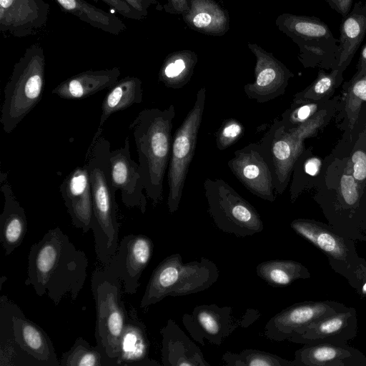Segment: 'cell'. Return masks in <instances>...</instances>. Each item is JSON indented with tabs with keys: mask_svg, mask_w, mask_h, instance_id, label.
I'll return each mask as SVG.
<instances>
[{
	"mask_svg": "<svg viewBox=\"0 0 366 366\" xmlns=\"http://www.w3.org/2000/svg\"><path fill=\"white\" fill-rule=\"evenodd\" d=\"M137 315L132 307L119 339L117 366H161L162 364L149 357L146 326Z\"/></svg>",
	"mask_w": 366,
	"mask_h": 366,
	"instance_id": "obj_23",
	"label": "cell"
},
{
	"mask_svg": "<svg viewBox=\"0 0 366 366\" xmlns=\"http://www.w3.org/2000/svg\"><path fill=\"white\" fill-rule=\"evenodd\" d=\"M129 6L139 13L144 19L149 13L152 6L158 4L157 0H124Z\"/></svg>",
	"mask_w": 366,
	"mask_h": 366,
	"instance_id": "obj_44",
	"label": "cell"
},
{
	"mask_svg": "<svg viewBox=\"0 0 366 366\" xmlns=\"http://www.w3.org/2000/svg\"><path fill=\"white\" fill-rule=\"evenodd\" d=\"M142 100V81L139 78L127 76L118 80L102 101L99 127H102L113 114L139 104Z\"/></svg>",
	"mask_w": 366,
	"mask_h": 366,
	"instance_id": "obj_31",
	"label": "cell"
},
{
	"mask_svg": "<svg viewBox=\"0 0 366 366\" xmlns=\"http://www.w3.org/2000/svg\"><path fill=\"white\" fill-rule=\"evenodd\" d=\"M189 9L182 19L192 30L209 36H221L229 29L228 11L216 0H188Z\"/></svg>",
	"mask_w": 366,
	"mask_h": 366,
	"instance_id": "obj_27",
	"label": "cell"
},
{
	"mask_svg": "<svg viewBox=\"0 0 366 366\" xmlns=\"http://www.w3.org/2000/svg\"><path fill=\"white\" fill-rule=\"evenodd\" d=\"M95 1H100L104 2L116 12L119 13L122 16L133 19L141 20L144 17L138 13L134 9L129 6L124 0H94Z\"/></svg>",
	"mask_w": 366,
	"mask_h": 366,
	"instance_id": "obj_42",
	"label": "cell"
},
{
	"mask_svg": "<svg viewBox=\"0 0 366 366\" xmlns=\"http://www.w3.org/2000/svg\"><path fill=\"white\" fill-rule=\"evenodd\" d=\"M207 211L221 231L244 237L263 230L257 209L222 179H206L203 183Z\"/></svg>",
	"mask_w": 366,
	"mask_h": 366,
	"instance_id": "obj_10",
	"label": "cell"
},
{
	"mask_svg": "<svg viewBox=\"0 0 366 366\" xmlns=\"http://www.w3.org/2000/svg\"><path fill=\"white\" fill-rule=\"evenodd\" d=\"M109 162L113 191H120L122 202L127 207H136L145 213L147 196L143 192L144 182L139 163L131 157L129 137L122 147L111 150Z\"/></svg>",
	"mask_w": 366,
	"mask_h": 366,
	"instance_id": "obj_18",
	"label": "cell"
},
{
	"mask_svg": "<svg viewBox=\"0 0 366 366\" xmlns=\"http://www.w3.org/2000/svg\"><path fill=\"white\" fill-rule=\"evenodd\" d=\"M323 160L311 148L305 149L295 161L290 178V200L294 203L304 192L314 189L320 175Z\"/></svg>",
	"mask_w": 366,
	"mask_h": 366,
	"instance_id": "obj_34",
	"label": "cell"
},
{
	"mask_svg": "<svg viewBox=\"0 0 366 366\" xmlns=\"http://www.w3.org/2000/svg\"><path fill=\"white\" fill-rule=\"evenodd\" d=\"M60 366H105L104 356L96 346L77 337L72 347L61 355Z\"/></svg>",
	"mask_w": 366,
	"mask_h": 366,
	"instance_id": "obj_38",
	"label": "cell"
},
{
	"mask_svg": "<svg viewBox=\"0 0 366 366\" xmlns=\"http://www.w3.org/2000/svg\"><path fill=\"white\" fill-rule=\"evenodd\" d=\"M357 333V311L354 307L325 317L297 329L289 341L312 345L319 343L347 344Z\"/></svg>",
	"mask_w": 366,
	"mask_h": 366,
	"instance_id": "obj_20",
	"label": "cell"
},
{
	"mask_svg": "<svg viewBox=\"0 0 366 366\" xmlns=\"http://www.w3.org/2000/svg\"><path fill=\"white\" fill-rule=\"evenodd\" d=\"M162 9L165 12L171 14L182 15L189 10V5L188 0H167Z\"/></svg>",
	"mask_w": 366,
	"mask_h": 366,
	"instance_id": "obj_43",
	"label": "cell"
},
{
	"mask_svg": "<svg viewBox=\"0 0 366 366\" xmlns=\"http://www.w3.org/2000/svg\"><path fill=\"white\" fill-rule=\"evenodd\" d=\"M357 184L366 191V129L360 132L346 156Z\"/></svg>",
	"mask_w": 366,
	"mask_h": 366,
	"instance_id": "obj_40",
	"label": "cell"
},
{
	"mask_svg": "<svg viewBox=\"0 0 366 366\" xmlns=\"http://www.w3.org/2000/svg\"><path fill=\"white\" fill-rule=\"evenodd\" d=\"M206 89L197 93L195 102L172 138L167 173V207L170 213L179 208L189 165L197 147L198 133L202 121Z\"/></svg>",
	"mask_w": 366,
	"mask_h": 366,
	"instance_id": "obj_12",
	"label": "cell"
},
{
	"mask_svg": "<svg viewBox=\"0 0 366 366\" xmlns=\"http://www.w3.org/2000/svg\"><path fill=\"white\" fill-rule=\"evenodd\" d=\"M46 57L37 43L26 49L15 63L4 87L0 123L11 133L41 101L45 85Z\"/></svg>",
	"mask_w": 366,
	"mask_h": 366,
	"instance_id": "obj_7",
	"label": "cell"
},
{
	"mask_svg": "<svg viewBox=\"0 0 366 366\" xmlns=\"http://www.w3.org/2000/svg\"><path fill=\"white\" fill-rule=\"evenodd\" d=\"M49 10L44 0H0V31L17 38L36 35L46 26Z\"/></svg>",
	"mask_w": 366,
	"mask_h": 366,
	"instance_id": "obj_19",
	"label": "cell"
},
{
	"mask_svg": "<svg viewBox=\"0 0 366 366\" xmlns=\"http://www.w3.org/2000/svg\"><path fill=\"white\" fill-rule=\"evenodd\" d=\"M227 166L252 194L270 202L274 201L273 174L259 144L251 143L236 150Z\"/></svg>",
	"mask_w": 366,
	"mask_h": 366,
	"instance_id": "obj_17",
	"label": "cell"
},
{
	"mask_svg": "<svg viewBox=\"0 0 366 366\" xmlns=\"http://www.w3.org/2000/svg\"><path fill=\"white\" fill-rule=\"evenodd\" d=\"M320 69L315 80L303 90L294 95L292 102H318L331 99L336 89L343 84L342 70L335 69L327 72Z\"/></svg>",
	"mask_w": 366,
	"mask_h": 366,
	"instance_id": "obj_36",
	"label": "cell"
},
{
	"mask_svg": "<svg viewBox=\"0 0 366 366\" xmlns=\"http://www.w3.org/2000/svg\"><path fill=\"white\" fill-rule=\"evenodd\" d=\"M366 35V4L357 1L340 26L337 68L345 71Z\"/></svg>",
	"mask_w": 366,
	"mask_h": 366,
	"instance_id": "obj_28",
	"label": "cell"
},
{
	"mask_svg": "<svg viewBox=\"0 0 366 366\" xmlns=\"http://www.w3.org/2000/svg\"><path fill=\"white\" fill-rule=\"evenodd\" d=\"M183 264L182 256L176 253L167 257L157 266L142 297L139 305L141 309L170 296Z\"/></svg>",
	"mask_w": 366,
	"mask_h": 366,
	"instance_id": "obj_29",
	"label": "cell"
},
{
	"mask_svg": "<svg viewBox=\"0 0 366 366\" xmlns=\"http://www.w3.org/2000/svg\"><path fill=\"white\" fill-rule=\"evenodd\" d=\"M331 9L340 14L342 17L351 11L352 0H325Z\"/></svg>",
	"mask_w": 366,
	"mask_h": 366,
	"instance_id": "obj_45",
	"label": "cell"
},
{
	"mask_svg": "<svg viewBox=\"0 0 366 366\" xmlns=\"http://www.w3.org/2000/svg\"><path fill=\"white\" fill-rule=\"evenodd\" d=\"M0 365L60 366L48 334L6 295L0 297Z\"/></svg>",
	"mask_w": 366,
	"mask_h": 366,
	"instance_id": "obj_5",
	"label": "cell"
},
{
	"mask_svg": "<svg viewBox=\"0 0 366 366\" xmlns=\"http://www.w3.org/2000/svg\"><path fill=\"white\" fill-rule=\"evenodd\" d=\"M91 290L96 306V345L105 366H117L119 342L129 315L122 300V282L103 266L98 267L92 274Z\"/></svg>",
	"mask_w": 366,
	"mask_h": 366,
	"instance_id": "obj_8",
	"label": "cell"
},
{
	"mask_svg": "<svg viewBox=\"0 0 366 366\" xmlns=\"http://www.w3.org/2000/svg\"><path fill=\"white\" fill-rule=\"evenodd\" d=\"M197 61V54L189 49L169 54L160 67L158 81L167 88H183L191 80Z\"/></svg>",
	"mask_w": 366,
	"mask_h": 366,
	"instance_id": "obj_33",
	"label": "cell"
},
{
	"mask_svg": "<svg viewBox=\"0 0 366 366\" xmlns=\"http://www.w3.org/2000/svg\"><path fill=\"white\" fill-rule=\"evenodd\" d=\"M160 333L162 365L210 366L200 348L172 319L167 320Z\"/></svg>",
	"mask_w": 366,
	"mask_h": 366,
	"instance_id": "obj_25",
	"label": "cell"
},
{
	"mask_svg": "<svg viewBox=\"0 0 366 366\" xmlns=\"http://www.w3.org/2000/svg\"><path fill=\"white\" fill-rule=\"evenodd\" d=\"M275 25L297 45V59L305 68H337L339 39L326 23L315 16L283 13Z\"/></svg>",
	"mask_w": 366,
	"mask_h": 366,
	"instance_id": "obj_9",
	"label": "cell"
},
{
	"mask_svg": "<svg viewBox=\"0 0 366 366\" xmlns=\"http://www.w3.org/2000/svg\"><path fill=\"white\" fill-rule=\"evenodd\" d=\"M110 142L102 127H98L87 149L88 167L93 202L91 229L94 238L97 259L107 265L115 254L119 239L120 223L115 192L112 187Z\"/></svg>",
	"mask_w": 366,
	"mask_h": 366,
	"instance_id": "obj_3",
	"label": "cell"
},
{
	"mask_svg": "<svg viewBox=\"0 0 366 366\" xmlns=\"http://www.w3.org/2000/svg\"><path fill=\"white\" fill-rule=\"evenodd\" d=\"M61 9L91 26L113 35H119L127 26L117 16L107 12L85 0H55Z\"/></svg>",
	"mask_w": 366,
	"mask_h": 366,
	"instance_id": "obj_32",
	"label": "cell"
},
{
	"mask_svg": "<svg viewBox=\"0 0 366 366\" xmlns=\"http://www.w3.org/2000/svg\"><path fill=\"white\" fill-rule=\"evenodd\" d=\"M255 314L244 319H236L231 307H219L216 304L196 306L192 313L182 316V323L197 342L204 345V340L220 345L237 327H247L252 323Z\"/></svg>",
	"mask_w": 366,
	"mask_h": 366,
	"instance_id": "obj_13",
	"label": "cell"
},
{
	"mask_svg": "<svg viewBox=\"0 0 366 366\" xmlns=\"http://www.w3.org/2000/svg\"><path fill=\"white\" fill-rule=\"evenodd\" d=\"M244 127L234 118L225 119L215 132V143L222 151L232 146L244 135Z\"/></svg>",
	"mask_w": 366,
	"mask_h": 366,
	"instance_id": "obj_41",
	"label": "cell"
},
{
	"mask_svg": "<svg viewBox=\"0 0 366 366\" xmlns=\"http://www.w3.org/2000/svg\"><path fill=\"white\" fill-rule=\"evenodd\" d=\"M312 199L327 222L342 236L366 242V191L356 182L347 157L323 160Z\"/></svg>",
	"mask_w": 366,
	"mask_h": 366,
	"instance_id": "obj_2",
	"label": "cell"
},
{
	"mask_svg": "<svg viewBox=\"0 0 366 366\" xmlns=\"http://www.w3.org/2000/svg\"><path fill=\"white\" fill-rule=\"evenodd\" d=\"M348 308L343 303L330 300L297 302L274 315L265 325L264 335L277 342L288 340L297 329Z\"/></svg>",
	"mask_w": 366,
	"mask_h": 366,
	"instance_id": "obj_16",
	"label": "cell"
},
{
	"mask_svg": "<svg viewBox=\"0 0 366 366\" xmlns=\"http://www.w3.org/2000/svg\"><path fill=\"white\" fill-rule=\"evenodd\" d=\"M293 360L296 366H366V355L347 344L304 345Z\"/></svg>",
	"mask_w": 366,
	"mask_h": 366,
	"instance_id": "obj_24",
	"label": "cell"
},
{
	"mask_svg": "<svg viewBox=\"0 0 366 366\" xmlns=\"http://www.w3.org/2000/svg\"><path fill=\"white\" fill-rule=\"evenodd\" d=\"M59 192L74 227L87 232L91 229L93 202L86 162L67 174L59 186Z\"/></svg>",
	"mask_w": 366,
	"mask_h": 366,
	"instance_id": "obj_21",
	"label": "cell"
},
{
	"mask_svg": "<svg viewBox=\"0 0 366 366\" xmlns=\"http://www.w3.org/2000/svg\"><path fill=\"white\" fill-rule=\"evenodd\" d=\"M0 188L4 204L0 214V242L5 255L11 254L23 242L27 232L24 209L14 194L7 172L1 170Z\"/></svg>",
	"mask_w": 366,
	"mask_h": 366,
	"instance_id": "obj_22",
	"label": "cell"
},
{
	"mask_svg": "<svg viewBox=\"0 0 366 366\" xmlns=\"http://www.w3.org/2000/svg\"><path fill=\"white\" fill-rule=\"evenodd\" d=\"M175 107L144 109L130 122L146 196L154 206L163 199V182L169 165Z\"/></svg>",
	"mask_w": 366,
	"mask_h": 366,
	"instance_id": "obj_4",
	"label": "cell"
},
{
	"mask_svg": "<svg viewBox=\"0 0 366 366\" xmlns=\"http://www.w3.org/2000/svg\"><path fill=\"white\" fill-rule=\"evenodd\" d=\"M222 360L227 366H296L294 360L256 349H244L239 353L228 351Z\"/></svg>",
	"mask_w": 366,
	"mask_h": 366,
	"instance_id": "obj_37",
	"label": "cell"
},
{
	"mask_svg": "<svg viewBox=\"0 0 366 366\" xmlns=\"http://www.w3.org/2000/svg\"><path fill=\"white\" fill-rule=\"evenodd\" d=\"M340 95L301 125L287 129L276 118L259 143L262 153L272 172L275 192L282 194L287 187L293 165L306 149L305 141L326 127L337 114Z\"/></svg>",
	"mask_w": 366,
	"mask_h": 366,
	"instance_id": "obj_6",
	"label": "cell"
},
{
	"mask_svg": "<svg viewBox=\"0 0 366 366\" xmlns=\"http://www.w3.org/2000/svg\"><path fill=\"white\" fill-rule=\"evenodd\" d=\"M355 291L362 297H366V263L363 267L359 281V285Z\"/></svg>",
	"mask_w": 366,
	"mask_h": 366,
	"instance_id": "obj_47",
	"label": "cell"
},
{
	"mask_svg": "<svg viewBox=\"0 0 366 366\" xmlns=\"http://www.w3.org/2000/svg\"><path fill=\"white\" fill-rule=\"evenodd\" d=\"M290 227L323 252L331 268L357 290L366 259L358 255L355 240L342 236L328 223L315 219L297 218Z\"/></svg>",
	"mask_w": 366,
	"mask_h": 366,
	"instance_id": "obj_11",
	"label": "cell"
},
{
	"mask_svg": "<svg viewBox=\"0 0 366 366\" xmlns=\"http://www.w3.org/2000/svg\"><path fill=\"white\" fill-rule=\"evenodd\" d=\"M88 266L84 252L56 227L31 245L24 284L31 286L38 296L46 295L58 305L66 295L72 300L77 298L84 286Z\"/></svg>",
	"mask_w": 366,
	"mask_h": 366,
	"instance_id": "obj_1",
	"label": "cell"
},
{
	"mask_svg": "<svg viewBox=\"0 0 366 366\" xmlns=\"http://www.w3.org/2000/svg\"><path fill=\"white\" fill-rule=\"evenodd\" d=\"M342 89L335 118L337 127L343 131L342 135L347 136L358 121L362 104H366V74L355 81L345 82Z\"/></svg>",
	"mask_w": 366,
	"mask_h": 366,
	"instance_id": "obj_30",
	"label": "cell"
},
{
	"mask_svg": "<svg viewBox=\"0 0 366 366\" xmlns=\"http://www.w3.org/2000/svg\"><path fill=\"white\" fill-rule=\"evenodd\" d=\"M366 74V44L362 49L356 66V71L350 81H355Z\"/></svg>",
	"mask_w": 366,
	"mask_h": 366,
	"instance_id": "obj_46",
	"label": "cell"
},
{
	"mask_svg": "<svg viewBox=\"0 0 366 366\" xmlns=\"http://www.w3.org/2000/svg\"><path fill=\"white\" fill-rule=\"evenodd\" d=\"M333 97L327 101L292 102L290 107L282 114V124L287 129L301 125L329 105Z\"/></svg>",
	"mask_w": 366,
	"mask_h": 366,
	"instance_id": "obj_39",
	"label": "cell"
},
{
	"mask_svg": "<svg viewBox=\"0 0 366 366\" xmlns=\"http://www.w3.org/2000/svg\"><path fill=\"white\" fill-rule=\"evenodd\" d=\"M247 46L256 59L254 81L243 89L247 97L257 103H265L283 95L295 74L272 52L255 43Z\"/></svg>",
	"mask_w": 366,
	"mask_h": 366,
	"instance_id": "obj_15",
	"label": "cell"
},
{
	"mask_svg": "<svg viewBox=\"0 0 366 366\" xmlns=\"http://www.w3.org/2000/svg\"><path fill=\"white\" fill-rule=\"evenodd\" d=\"M256 273L259 277L274 287H283L296 280L310 277L309 269L302 263L290 259H272L258 264Z\"/></svg>",
	"mask_w": 366,
	"mask_h": 366,
	"instance_id": "obj_35",
	"label": "cell"
},
{
	"mask_svg": "<svg viewBox=\"0 0 366 366\" xmlns=\"http://www.w3.org/2000/svg\"><path fill=\"white\" fill-rule=\"evenodd\" d=\"M6 279H7V278H6V276H2V277H1V279H0V289H1L2 285H3V282H4V281H6Z\"/></svg>",
	"mask_w": 366,
	"mask_h": 366,
	"instance_id": "obj_48",
	"label": "cell"
},
{
	"mask_svg": "<svg viewBox=\"0 0 366 366\" xmlns=\"http://www.w3.org/2000/svg\"><path fill=\"white\" fill-rule=\"evenodd\" d=\"M216 1H220V0H216Z\"/></svg>",
	"mask_w": 366,
	"mask_h": 366,
	"instance_id": "obj_49",
	"label": "cell"
},
{
	"mask_svg": "<svg viewBox=\"0 0 366 366\" xmlns=\"http://www.w3.org/2000/svg\"><path fill=\"white\" fill-rule=\"evenodd\" d=\"M119 67L86 70L71 76L54 87L51 94L68 100L82 99L112 88L119 80Z\"/></svg>",
	"mask_w": 366,
	"mask_h": 366,
	"instance_id": "obj_26",
	"label": "cell"
},
{
	"mask_svg": "<svg viewBox=\"0 0 366 366\" xmlns=\"http://www.w3.org/2000/svg\"><path fill=\"white\" fill-rule=\"evenodd\" d=\"M153 251L154 244L149 237L129 234L119 240L115 254L103 267L122 281L124 292L133 295L140 286V277Z\"/></svg>",
	"mask_w": 366,
	"mask_h": 366,
	"instance_id": "obj_14",
	"label": "cell"
}]
</instances>
